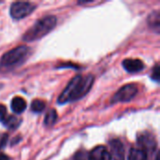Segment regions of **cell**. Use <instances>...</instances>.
<instances>
[{
    "instance_id": "obj_1",
    "label": "cell",
    "mask_w": 160,
    "mask_h": 160,
    "mask_svg": "<svg viewBox=\"0 0 160 160\" xmlns=\"http://www.w3.org/2000/svg\"><path fill=\"white\" fill-rule=\"evenodd\" d=\"M94 76L88 74L86 76L77 75L67 85L65 90L58 98L59 104L72 102L83 98L91 89L94 83Z\"/></svg>"
},
{
    "instance_id": "obj_2",
    "label": "cell",
    "mask_w": 160,
    "mask_h": 160,
    "mask_svg": "<svg viewBox=\"0 0 160 160\" xmlns=\"http://www.w3.org/2000/svg\"><path fill=\"white\" fill-rule=\"evenodd\" d=\"M56 22V17L53 15L45 16L42 19L38 20L36 23L30 27L22 36V39L24 41L31 42L43 38L55 27Z\"/></svg>"
},
{
    "instance_id": "obj_3",
    "label": "cell",
    "mask_w": 160,
    "mask_h": 160,
    "mask_svg": "<svg viewBox=\"0 0 160 160\" xmlns=\"http://www.w3.org/2000/svg\"><path fill=\"white\" fill-rule=\"evenodd\" d=\"M30 49L22 45L7 52L0 59V68L10 69L22 65L29 56Z\"/></svg>"
},
{
    "instance_id": "obj_4",
    "label": "cell",
    "mask_w": 160,
    "mask_h": 160,
    "mask_svg": "<svg viewBox=\"0 0 160 160\" xmlns=\"http://www.w3.org/2000/svg\"><path fill=\"white\" fill-rule=\"evenodd\" d=\"M36 9V5L30 2L18 1L14 2L10 6L9 13L10 16L15 20H21L24 17H27Z\"/></svg>"
},
{
    "instance_id": "obj_5",
    "label": "cell",
    "mask_w": 160,
    "mask_h": 160,
    "mask_svg": "<svg viewBox=\"0 0 160 160\" xmlns=\"http://www.w3.org/2000/svg\"><path fill=\"white\" fill-rule=\"evenodd\" d=\"M137 94H138V86L135 83L126 84L114 94L111 102L112 104L118 103V102H127L133 99Z\"/></svg>"
},
{
    "instance_id": "obj_6",
    "label": "cell",
    "mask_w": 160,
    "mask_h": 160,
    "mask_svg": "<svg viewBox=\"0 0 160 160\" xmlns=\"http://www.w3.org/2000/svg\"><path fill=\"white\" fill-rule=\"evenodd\" d=\"M87 160H112V157L105 146L98 145L89 153Z\"/></svg>"
},
{
    "instance_id": "obj_7",
    "label": "cell",
    "mask_w": 160,
    "mask_h": 160,
    "mask_svg": "<svg viewBox=\"0 0 160 160\" xmlns=\"http://www.w3.org/2000/svg\"><path fill=\"white\" fill-rule=\"evenodd\" d=\"M111 146V157L114 160H125V150L123 143L120 140L114 139L110 142Z\"/></svg>"
},
{
    "instance_id": "obj_8",
    "label": "cell",
    "mask_w": 160,
    "mask_h": 160,
    "mask_svg": "<svg viewBox=\"0 0 160 160\" xmlns=\"http://www.w3.org/2000/svg\"><path fill=\"white\" fill-rule=\"evenodd\" d=\"M123 67L124 68L130 73H136L140 72L144 68V64L142 60L140 59H132V58H128L123 61Z\"/></svg>"
},
{
    "instance_id": "obj_9",
    "label": "cell",
    "mask_w": 160,
    "mask_h": 160,
    "mask_svg": "<svg viewBox=\"0 0 160 160\" xmlns=\"http://www.w3.org/2000/svg\"><path fill=\"white\" fill-rule=\"evenodd\" d=\"M138 142H139L140 146L142 148V150H143L144 152L153 151L156 147V141H155L154 137L147 132L140 135Z\"/></svg>"
},
{
    "instance_id": "obj_10",
    "label": "cell",
    "mask_w": 160,
    "mask_h": 160,
    "mask_svg": "<svg viewBox=\"0 0 160 160\" xmlns=\"http://www.w3.org/2000/svg\"><path fill=\"white\" fill-rule=\"evenodd\" d=\"M26 109V102L25 100L21 97H15L11 100V110L15 113H22Z\"/></svg>"
},
{
    "instance_id": "obj_11",
    "label": "cell",
    "mask_w": 160,
    "mask_h": 160,
    "mask_svg": "<svg viewBox=\"0 0 160 160\" xmlns=\"http://www.w3.org/2000/svg\"><path fill=\"white\" fill-rule=\"evenodd\" d=\"M148 23H149V26H150L154 31H156L157 33L159 32L160 15L158 10H156V11H154V12H152V13L150 14L149 19H148Z\"/></svg>"
},
{
    "instance_id": "obj_12",
    "label": "cell",
    "mask_w": 160,
    "mask_h": 160,
    "mask_svg": "<svg viewBox=\"0 0 160 160\" xmlns=\"http://www.w3.org/2000/svg\"><path fill=\"white\" fill-rule=\"evenodd\" d=\"M128 160H147V154L141 148H132L129 152Z\"/></svg>"
},
{
    "instance_id": "obj_13",
    "label": "cell",
    "mask_w": 160,
    "mask_h": 160,
    "mask_svg": "<svg viewBox=\"0 0 160 160\" xmlns=\"http://www.w3.org/2000/svg\"><path fill=\"white\" fill-rule=\"evenodd\" d=\"M2 124H3L7 128H8V129H15V128H17L20 126V124H21V119H19V118H17V117H15V116L10 115V116H7L6 119L3 121Z\"/></svg>"
},
{
    "instance_id": "obj_14",
    "label": "cell",
    "mask_w": 160,
    "mask_h": 160,
    "mask_svg": "<svg viewBox=\"0 0 160 160\" xmlns=\"http://www.w3.org/2000/svg\"><path fill=\"white\" fill-rule=\"evenodd\" d=\"M57 121V112L55 110L52 109L50 110L47 114L45 115V119H44V125L48 128L52 127Z\"/></svg>"
},
{
    "instance_id": "obj_15",
    "label": "cell",
    "mask_w": 160,
    "mask_h": 160,
    "mask_svg": "<svg viewBox=\"0 0 160 160\" xmlns=\"http://www.w3.org/2000/svg\"><path fill=\"white\" fill-rule=\"evenodd\" d=\"M45 107H46L45 102L43 100H40V99H35L31 103V111L33 112H36V113L43 112Z\"/></svg>"
},
{
    "instance_id": "obj_16",
    "label": "cell",
    "mask_w": 160,
    "mask_h": 160,
    "mask_svg": "<svg viewBox=\"0 0 160 160\" xmlns=\"http://www.w3.org/2000/svg\"><path fill=\"white\" fill-rule=\"evenodd\" d=\"M159 78H160L159 66H158V64H157V65H156V67H155V68H154V69H153V72H152V79H153L155 82H159Z\"/></svg>"
},
{
    "instance_id": "obj_17",
    "label": "cell",
    "mask_w": 160,
    "mask_h": 160,
    "mask_svg": "<svg viewBox=\"0 0 160 160\" xmlns=\"http://www.w3.org/2000/svg\"><path fill=\"white\" fill-rule=\"evenodd\" d=\"M88 155L84 151H79L75 154L74 160H87Z\"/></svg>"
},
{
    "instance_id": "obj_18",
    "label": "cell",
    "mask_w": 160,
    "mask_h": 160,
    "mask_svg": "<svg viewBox=\"0 0 160 160\" xmlns=\"http://www.w3.org/2000/svg\"><path fill=\"white\" fill-rule=\"evenodd\" d=\"M7 109L4 105H1L0 104V122L3 123V121L6 119L7 117Z\"/></svg>"
},
{
    "instance_id": "obj_19",
    "label": "cell",
    "mask_w": 160,
    "mask_h": 160,
    "mask_svg": "<svg viewBox=\"0 0 160 160\" xmlns=\"http://www.w3.org/2000/svg\"><path fill=\"white\" fill-rule=\"evenodd\" d=\"M8 134H3V136L0 138V150L3 149L6 146L7 142H8Z\"/></svg>"
},
{
    "instance_id": "obj_20",
    "label": "cell",
    "mask_w": 160,
    "mask_h": 160,
    "mask_svg": "<svg viewBox=\"0 0 160 160\" xmlns=\"http://www.w3.org/2000/svg\"><path fill=\"white\" fill-rule=\"evenodd\" d=\"M0 160H9V158L5 154H0Z\"/></svg>"
},
{
    "instance_id": "obj_21",
    "label": "cell",
    "mask_w": 160,
    "mask_h": 160,
    "mask_svg": "<svg viewBox=\"0 0 160 160\" xmlns=\"http://www.w3.org/2000/svg\"><path fill=\"white\" fill-rule=\"evenodd\" d=\"M0 3H1V2H0Z\"/></svg>"
}]
</instances>
